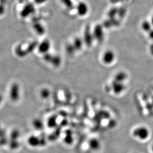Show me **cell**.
<instances>
[{
	"mask_svg": "<svg viewBox=\"0 0 153 153\" xmlns=\"http://www.w3.org/2000/svg\"><path fill=\"white\" fill-rule=\"evenodd\" d=\"M132 135L134 138L139 141H144L150 137V131L147 127L140 125L133 129L132 131Z\"/></svg>",
	"mask_w": 153,
	"mask_h": 153,
	"instance_id": "6da1fadb",
	"label": "cell"
},
{
	"mask_svg": "<svg viewBox=\"0 0 153 153\" xmlns=\"http://www.w3.org/2000/svg\"><path fill=\"white\" fill-rule=\"evenodd\" d=\"M10 97L12 101L16 102L20 98V87L18 83L12 84L10 91Z\"/></svg>",
	"mask_w": 153,
	"mask_h": 153,
	"instance_id": "7a4b0ae2",
	"label": "cell"
},
{
	"mask_svg": "<svg viewBox=\"0 0 153 153\" xmlns=\"http://www.w3.org/2000/svg\"><path fill=\"white\" fill-rule=\"evenodd\" d=\"M19 137V133L18 130H14L10 134V144L12 149H17L19 147V142L18 141Z\"/></svg>",
	"mask_w": 153,
	"mask_h": 153,
	"instance_id": "3957f363",
	"label": "cell"
},
{
	"mask_svg": "<svg viewBox=\"0 0 153 153\" xmlns=\"http://www.w3.org/2000/svg\"><path fill=\"white\" fill-rule=\"evenodd\" d=\"M115 57L114 53L111 50H107L103 53L102 61L105 64L109 65L114 62Z\"/></svg>",
	"mask_w": 153,
	"mask_h": 153,
	"instance_id": "277c9868",
	"label": "cell"
},
{
	"mask_svg": "<svg viewBox=\"0 0 153 153\" xmlns=\"http://www.w3.org/2000/svg\"><path fill=\"white\" fill-rule=\"evenodd\" d=\"M34 12V6L31 4H29L26 5L21 11V16L23 18H27L31 13Z\"/></svg>",
	"mask_w": 153,
	"mask_h": 153,
	"instance_id": "5b68a950",
	"label": "cell"
},
{
	"mask_svg": "<svg viewBox=\"0 0 153 153\" xmlns=\"http://www.w3.org/2000/svg\"><path fill=\"white\" fill-rule=\"evenodd\" d=\"M76 10L78 15L80 16H85L88 13V6L85 3L81 2L78 4L76 7Z\"/></svg>",
	"mask_w": 153,
	"mask_h": 153,
	"instance_id": "8992f818",
	"label": "cell"
},
{
	"mask_svg": "<svg viewBox=\"0 0 153 153\" xmlns=\"http://www.w3.org/2000/svg\"><path fill=\"white\" fill-rule=\"evenodd\" d=\"M50 48V43L48 40H45L38 45V50L42 54H46Z\"/></svg>",
	"mask_w": 153,
	"mask_h": 153,
	"instance_id": "52a82bcc",
	"label": "cell"
},
{
	"mask_svg": "<svg viewBox=\"0 0 153 153\" xmlns=\"http://www.w3.org/2000/svg\"><path fill=\"white\" fill-rule=\"evenodd\" d=\"M40 140L39 137L36 136H31L28 138V143L29 145L33 147H37L40 145Z\"/></svg>",
	"mask_w": 153,
	"mask_h": 153,
	"instance_id": "ba28073f",
	"label": "cell"
},
{
	"mask_svg": "<svg viewBox=\"0 0 153 153\" xmlns=\"http://www.w3.org/2000/svg\"><path fill=\"white\" fill-rule=\"evenodd\" d=\"M116 82L115 83V84L113 85V90H114V92L115 94H120L123 91L124 89L125 88L123 84H122V82H118L116 81Z\"/></svg>",
	"mask_w": 153,
	"mask_h": 153,
	"instance_id": "9c48e42d",
	"label": "cell"
},
{
	"mask_svg": "<svg viewBox=\"0 0 153 153\" xmlns=\"http://www.w3.org/2000/svg\"><path fill=\"white\" fill-rule=\"evenodd\" d=\"M101 144L99 140L97 139H93L90 142V147L94 151L99 150L100 148Z\"/></svg>",
	"mask_w": 153,
	"mask_h": 153,
	"instance_id": "30bf717a",
	"label": "cell"
},
{
	"mask_svg": "<svg viewBox=\"0 0 153 153\" xmlns=\"http://www.w3.org/2000/svg\"><path fill=\"white\" fill-rule=\"evenodd\" d=\"M15 53L16 54V56L20 57H25L28 54L26 50L22 49V47L21 45H19L16 47L15 49Z\"/></svg>",
	"mask_w": 153,
	"mask_h": 153,
	"instance_id": "8fae6325",
	"label": "cell"
},
{
	"mask_svg": "<svg viewBox=\"0 0 153 153\" xmlns=\"http://www.w3.org/2000/svg\"><path fill=\"white\" fill-rule=\"evenodd\" d=\"M142 28V29L146 32H149L152 29V24L151 21H144L141 24Z\"/></svg>",
	"mask_w": 153,
	"mask_h": 153,
	"instance_id": "7c38bea8",
	"label": "cell"
},
{
	"mask_svg": "<svg viewBox=\"0 0 153 153\" xmlns=\"http://www.w3.org/2000/svg\"><path fill=\"white\" fill-rule=\"evenodd\" d=\"M38 43L37 42H33L30 43L25 50L27 51V53L28 54H30L36 49V48L38 47Z\"/></svg>",
	"mask_w": 153,
	"mask_h": 153,
	"instance_id": "4fadbf2b",
	"label": "cell"
},
{
	"mask_svg": "<svg viewBox=\"0 0 153 153\" xmlns=\"http://www.w3.org/2000/svg\"><path fill=\"white\" fill-rule=\"evenodd\" d=\"M33 27L36 32L39 34H42L44 32V29L42 25L40 24L39 23H36L34 24L33 26Z\"/></svg>",
	"mask_w": 153,
	"mask_h": 153,
	"instance_id": "5bb4252c",
	"label": "cell"
},
{
	"mask_svg": "<svg viewBox=\"0 0 153 153\" xmlns=\"http://www.w3.org/2000/svg\"><path fill=\"white\" fill-rule=\"evenodd\" d=\"M33 127L37 130H40L42 129L43 125L42 121L39 119H34L33 122Z\"/></svg>",
	"mask_w": 153,
	"mask_h": 153,
	"instance_id": "9a60e30c",
	"label": "cell"
},
{
	"mask_svg": "<svg viewBox=\"0 0 153 153\" xmlns=\"http://www.w3.org/2000/svg\"><path fill=\"white\" fill-rule=\"evenodd\" d=\"M50 93L49 90L47 88L42 89L40 91V96L43 98H47L50 96Z\"/></svg>",
	"mask_w": 153,
	"mask_h": 153,
	"instance_id": "2e32d148",
	"label": "cell"
},
{
	"mask_svg": "<svg viewBox=\"0 0 153 153\" xmlns=\"http://www.w3.org/2000/svg\"><path fill=\"white\" fill-rule=\"evenodd\" d=\"M2 138V139H3V142H4V144L6 143V138H5V134H4V130H3L2 128H1V127H0V142H1V138Z\"/></svg>",
	"mask_w": 153,
	"mask_h": 153,
	"instance_id": "e0dca14e",
	"label": "cell"
},
{
	"mask_svg": "<svg viewBox=\"0 0 153 153\" xmlns=\"http://www.w3.org/2000/svg\"><path fill=\"white\" fill-rule=\"evenodd\" d=\"M4 7L3 4H0V15H2L4 13Z\"/></svg>",
	"mask_w": 153,
	"mask_h": 153,
	"instance_id": "ac0fdd59",
	"label": "cell"
},
{
	"mask_svg": "<svg viewBox=\"0 0 153 153\" xmlns=\"http://www.w3.org/2000/svg\"><path fill=\"white\" fill-rule=\"evenodd\" d=\"M148 34H149V38L151 39L152 40H153V29L148 32Z\"/></svg>",
	"mask_w": 153,
	"mask_h": 153,
	"instance_id": "d6986e66",
	"label": "cell"
},
{
	"mask_svg": "<svg viewBox=\"0 0 153 153\" xmlns=\"http://www.w3.org/2000/svg\"><path fill=\"white\" fill-rule=\"evenodd\" d=\"M45 1V0H35L36 3H43V2H44Z\"/></svg>",
	"mask_w": 153,
	"mask_h": 153,
	"instance_id": "ffe728a7",
	"label": "cell"
},
{
	"mask_svg": "<svg viewBox=\"0 0 153 153\" xmlns=\"http://www.w3.org/2000/svg\"><path fill=\"white\" fill-rule=\"evenodd\" d=\"M2 101H3V97L0 94V104H1Z\"/></svg>",
	"mask_w": 153,
	"mask_h": 153,
	"instance_id": "44dd1931",
	"label": "cell"
},
{
	"mask_svg": "<svg viewBox=\"0 0 153 153\" xmlns=\"http://www.w3.org/2000/svg\"><path fill=\"white\" fill-rule=\"evenodd\" d=\"M151 24H152V26L153 27V16L152 17V19H151Z\"/></svg>",
	"mask_w": 153,
	"mask_h": 153,
	"instance_id": "7402d4cb",
	"label": "cell"
},
{
	"mask_svg": "<svg viewBox=\"0 0 153 153\" xmlns=\"http://www.w3.org/2000/svg\"><path fill=\"white\" fill-rule=\"evenodd\" d=\"M151 151H152V153H153V144L152 145V147H151Z\"/></svg>",
	"mask_w": 153,
	"mask_h": 153,
	"instance_id": "603a6c76",
	"label": "cell"
}]
</instances>
